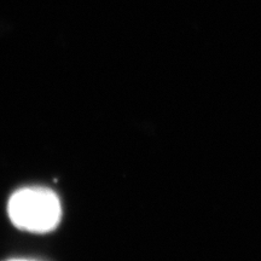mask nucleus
Wrapping results in <instances>:
<instances>
[{"mask_svg":"<svg viewBox=\"0 0 261 261\" xmlns=\"http://www.w3.org/2000/svg\"><path fill=\"white\" fill-rule=\"evenodd\" d=\"M9 261H33V260H28V259H11Z\"/></svg>","mask_w":261,"mask_h":261,"instance_id":"f03ea898","label":"nucleus"},{"mask_svg":"<svg viewBox=\"0 0 261 261\" xmlns=\"http://www.w3.org/2000/svg\"><path fill=\"white\" fill-rule=\"evenodd\" d=\"M8 213L12 224L21 230L44 233L60 224L62 207L51 189L31 187L19 189L10 197Z\"/></svg>","mask_w":261,"mask_h":261,"instance_id":"f257e3e1","label":"nucleus"}]
</instances>
